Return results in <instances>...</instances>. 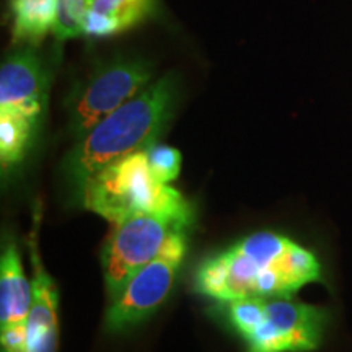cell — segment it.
<instances>
[{
	"instance_id": "6da1fadb",
	"label": "cell",
	"mask_w": 352,
	"mask_h": 352,
	"mask_svg": "<svg viewBox=\"0 0 352 352\" xmlns=\"http://www.w3.org/2000/svg\"><path fill=\"white\" fill-rule=\"evenodd\" d=\"M320 277V261L310 250L279 233L258 232L204 259L196 271L195 289L219 302L279 298L292 297Z\"/></svg>"
},
{
	"instance_id": "7a4b0ae2",
	"label": "cell",
	"mask_w": 352,
	"mask_h": 352,
	"mask_svg": "<svg viewBox=\"0 0 352 352\" xmlns=\"http://www.w3.org/2000/svg\"><path fill=\"white\" fill-rule=\"evenodd\" d=\"M176 103L178 80L165 76L76 140L63 164L74 191L78 195L83 184L104 166L158 142L173 118Z\"/></svg>"
},
{
	"instance_id": "3957f363",
	"label": "cell",
	"mask_w": 352,
	"mask_h": 352,
	"mask_svg": "<svg viewBox=\"0 0 352 352\" xmlns=\"http://www.w3.org/2000/svg\"><path fill=\"white\" fill-rule=\"evenodd\" d=\"M77 196L83 208L113 226L142 214H195L182 192L153 175L145 151L104 166L83 184Z\"/></svg>"
},
{
	"instance_id": "277c9868",
	"label": "cell",
	"mask_w": 352,
	"mask_h": 352,
	"mask_svg": "<svg viewBox=\"0 0 352 352\" xmlns=\"http://www.w3.org/2000/svg\"><path fill=\"white\" fill-rule=\"evenodd\" d=\"M152 82L153 69L142 57L120 54L100 60L65 98L72 138H83L108 114L142 94Z\"/></svg>"
},
{
	"instance_id": "5b68a950",
	"label": "cell",
	"mask_w": 352,
	"mask_h": 352,
	"mask_svg": "<svg viewBox=\"0 0 352 352\" xmlns=\"http://www.w3.org/2000/svg\"><path fill=\"white\" fill-rule=\"evenodd\" d=\"M188 250V228L171 233L162 252L131 276L124 289L109 302L104 328L108 333H126L155 314L170 296L176 272Z\"/></svg>"
},
{
	"instance_id": "8992f818",
	"label": "cell",
	"mask_w": 352,
	"mask_h": 352,
	"mask_svg": "<svg viewBox=\"0 0 352 352\" xmlns=\"http://www.w3.org/2000/svg\"><path fill=\"white\" fill-rule=\"evenodd\" d=\"M192 217L195 214H142L114 226L101 252L109 302L120 296L134 272L162 252L171 233L189 228Z\"/></svg>"
},
{
	"instance_id": "52a82bcc",
	"label": "cell",
	"mask_w": 352,
	"mask_h": 352,
	"mask_svg": "<svg viewBox=\"0 0 352 352\" xmlns=\"http://www.w3.org/2000/svg\"><path fill=\"white\" fill-rule=\"evenodd\" d=\"M327 314L318 307L266 298L261 324L246 338V352H308L323 340Z\"/></svg>"
},
{
	"instance_id": "ba28073f",
	"label": "cell",
	"mask_w": 352,
	"mask_h": 352,
	"mask_svg": "<svg viewBox=\"0 0 352 352\" xmlns=\"http://www.w3.org/2000/svg\"><path fill=\"white\" fill-rule=\"evenodd\" d=\"M50 72L32 44H23L0 67V111H15L41 122L47 108Z\"/></svg>"
},
{
	"instance_id": "9c48e42d",
	"label": "cell",
	"mask_w": 352,
	"mask_h": 352,
	"mask_svg": "<svg viewBox=\"0 0 352 352\" xmlns=\"http://www.w3.org/2000/svg\"><path fill=\"white\" fill-rule=\"evenodd\" d=\"M38 250L32 248L34 263L33 302L30 308L26 333L28 352H56L57 349V290L50 274L39 261Z\"/></svg>"
},
{
	"instance_id": "30bf717a",
	"label": "cell",
	"mask_w": 352,
	"mask_h": 352,
	"mask_svg": "<svg viewBox=\"0 0 352 352\" xmlns=\"http://www.w3.org/2000/svg\"><path fill=\"white\" fill-rule=\"evenodd\" d=\"M153 0H88L83 36L108 38L142 23L153 13Z\"/></svg>"
},
{
	"instance_id": "8fae6325",
	"label": "cell",
	"mask_w": 352,
	"mask_h": 352,
	"mask_svg": "<svg viewBox=\"0 0 352 352\" xmlns=\"http://www.w3.org/2000/svg\"><path fill=\"white\" fill-rule=\"evenodd\" d=\"M33 302V285L26 280L15 243L6 245L0 261V328L26 323Z\"/></svg>"
},
{
	"instance_id": "7c38bea8",
	"label": "cell",
	"mask_w": 352,
	"mask_h": 352,
	"mask_svg": "<svg viewBox=\"0 0 352 352\" xmlns=\"http://www.w3.org/2000/svg\"><path fill=\"white\" fill-rule=\"evenodd\" d=\"M59 0H10L13 41L36 46L54 30Z\"/></svg>"
},
{
	"instance_id": "4fadbf2b",
	"label": "cell",
	"mask_w": 352,
	"mask_h": 352,
	"mask_svg": "<svg viewBox=\"0 0 352 352\" xmlns=\"http://www.w3.org/2000/svg\"><path fill=\"white\" fill-rule=\"evenodd\" d=\"M41 122L15 111H0V164L3 173L23 160Z\"/></svg>"
},
{
	"instance_id": "5bb4252c",
	"label": "cell",
	"mask_w": 352,
	"mask_h": 352,
	"mask_svg": "<svg viewBox=\"0 0 352 352\" xmlns=\"http://www.w3.org/2000/svg\"><path fill=\"white\" fill-rule=\"evenodd\" d=\"M220 303H223V314L227 316L228 324H230L243 340H246V338L261 324V321L264 318L266 298L246 297Z\"/></svg>"
},
{
	"instance_id": "9a60e30c",
	"label": "cell",
	"mask_w": 352,
	"mask_h": 352,
	"mask_svg": "<svg viewBox=\"0 0 352 352\" xmlns=\"http://www.w3.org/2000/svg\"><path fill=\"white\" fill-rule=\"evenodd\" d=\"M88 0H59L57 2V20L52 30L56 39H70L83 34Z\"/></svg>"
},
{
	"instance_id": "2e32d148",
	"label": "cell",
	"mask_w": 352,
	"mask_h": 352,
	"mask_svg": "<svg viewBox=\"0 0 352 352\" xmlns=\"http://www.w3.org/2000/svg\"><path fill=\"white\" fill-rule=\"evenodd\" d=\"M147 153L148 166L160 182L171 183L178 178L179 170H182V153L176 148L165 144H152L151 147L145 148Z\"/></svg>"
},
{
	"instance_id": "e0dca14e",
	"label": "cell",
	"mask_w": 352,
	"mask_h": 352,
	"mask_svg": "<svg viewBox=\"0 0 352 352\" xmlns=\"http://www.w3.org/2000/svg\"><path fill=\"white\" fill-rule=\"evenodd\" d=\"M2 352H28V333L26 323L8 324L0 328Z\"/></svg>"
}]
</instances>
